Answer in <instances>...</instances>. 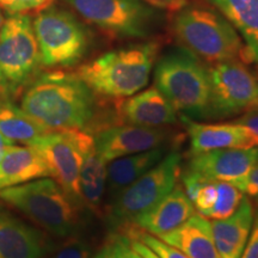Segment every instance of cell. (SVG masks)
I'll use <instances>...</instances> for the list:
<instances>
[{
	"mask_svg": "<svg viewBox=\"0 0 258 258\" xmlns=\"http://www.w3.org/2000/svg\"><path fill=\"white\" fill-rule=\"evenodd\" d=\"M21 109L47 131H86L96 120L97 103L78 74L51 71L32 80Z\"/></svg>",
	"mask_w": 258,
	"mask_h": 258,
	"instance_id": "6da1fadb",
	"label": "cell"
},
{
	"mask_svg": "<svg viewBox=\"0 0 258 258\" xmlns=\"http://www.w3.org/2000/svg\"><path fill=\"white\" fill-rule=\"evenodd\" d=\"M157 53L156 42L111 50L84 63L77 74L97 95L128 98L147 86Z\"/></svg>",
	"mask_w": 258,
	"mask_h": 258,
	"instance_id": "7a4b0ae2",
	"label": "cell"
},
{
	"mask_svg": "<svg viewBox=\"0 0 258 258\" xmlns=\"http://www.w3.org/2000/svg\"><path fill=\"white\" fill-rule=\"evenodd\" d=\"M154 86L177 112L191 118H209L211 80L208 67L186 48H175L158 60Z\"/></svg>",
	"mask_w": 258,
	"mask_h": 258,
	"instance_id": "3957f363",
	"label": "cell"
},
{
	"mask_svg": "<svg viewBox=\"0 0 258 258\" xmlns=\"http://www.w3.org/2000/svg\"><path fill=\"white\" fill-rule=\"evenodd\" d=\"M0 199L24 213L43 230L59 238H71L80 228L79 208L51 178H40L0 190Z\"/></svg>",
	"mask_w": 258,
	"mask_h": 258,
	"instance_id": "277c9868",
	"label": "cell"
},
{
	"mask_svg": "<svg viewBox=\"0 0 258 258\" xmlns=\"http://www.w3.org/2000/svg\"><path fill=\"white\" fill-rule=\"evenodd\" d=\"M173 31L188 50L209 63L244 59L240 35L218 12L200 6H184L173 18Z\"/></svg>",
	"mask_w": 258,
	"mask_h": 258,
	"instance_id": "5b68a950",
	"label": "cell"
},
{
	"mask_svg": "<svg viewBox=\"0 0 258 258\" xmlns=\"http://www.w3.org/2000/svg\"><path fill=\"white\" fill-rule=\"evenodd\" d=\"M180 175L182 157L177 151H171L156 166L122 190L108 205L106 224L112 233L132 227L139 217L175 188Z\"/></svg>",
	"mask_w": 258,
	"mask_h": 258,
	"instance_id": "8992f818",
	"label": "cell"
},
{
	"mask_svg": "<svg viewBox=\"0 0 258 258\" xmlns=\"http://www.w3.org/2000/svg\"><path fill=\"white\" fill-rule=\"evenodd\" d=\"M42 64L31 18L10 16L0 31V97L11 98L29 85Z\"/></svg>",
	"mask_w": 258,
	"mask_h": 258,
	"instance_id": "52a82bcc",
	"label": "cell"
},
{
	"mask_svg": "<svg viewBox=\"0 0 258 258\" xmlns=\"http://www.w3.org/2000/svg\"><path fill=\"white\" fill-rule=\"evenodd\" d=\"M32 28L43 66H74L89 49L86 28L72 12L63 9L49 6L42 10L35 16Z\"/></svg>",
	"mask_w": 258,
	"mask_h": 258,
	"instance_id": "ba28073f",
	"label": "cell"
},
{
	"mask_svg": "<svg viewBox=\"0 0 258 258\" xmlns=\"http://www.w3.org/2000/svg\"><path fill=\"white\" fill-rule=\"evenodd\" d=\"M84 21L116 37H146L157 12L144 0H63Z\"/></svg>",
	"mask_w": 258,
	"mask_h": 258,
	"instance_id": "9c48e42d",
	"label": "cell"
},
{
	"mask_svg": "<svg viewBox=\"0 0 258 258\" xmlns=\"http://www.w3.org/2000/svg\"><path fill=\"white\" fill-rule=\"evenodd\" d=\"M209 118L245 114L258 108V84L253 74L238 59L212 63Z\"/></svg>",
	"mask_w": 258,
	"mask_h": 258,
	"instance_id": "30bf717a",
	"label": "cell"
},
{
	"mask_svg": "<svg viewBox=\"0 0 258 258\" xmlns=\"http://www.w3.org/2000/svg\"><path fill=\"white\" fill-rule=\"evenodd\" d=\"M76 131L77 129L47 132L29 146L36 148L44 158L50 175L57 184H60L74 201L84 206L79 188L83 158L76 138Z\"/></svg>",
	"mask_w": 258,
	"mask_h": 258,
	"instance_id": "8fae6325",
	"label": "cell"
},
{
	"mask_svg": "<svg viewBox=\"0 0 258 258\" xmlns=\"http://www.w3.org/2000/svg\"><path fill=\"white\" fill-rule=\"evenodd\" d=\"M258 164V147L221 148L192 154L185 172L200 179L237 186Z\"/></svg>",
	"mask_w": 258,
	"mask_h": 258,
	"instance_id": "7c38bea8",
	"label": "cell"
},
{
	"mask_svg": "<svg viewBox=\"0 0 258 258\" xmlns=\"http://www.w3.org/2000/svg\"><path fill=\"white\" fill-rule=\"evenodd\" d=\"M165 128H150L134 124L108 125L97 132L95 140L97 152L106 163L117 158L141 153L164 146L171 138Z\"/></svg>",
	"mask_w": 258,
	"mask_h": 258,
	"instance_id": "4fadbf2b",
	"label": "cell"
},
{
	"mask_svg": "<svg viewBox=\"0 0 258 258\" xmlns=\"http://www.w3.org/2000/svg\"><path fill=\"white\" fill-rule=\"evenodd\" d=\"M123 123L150 128H164L178 122V112L156 86L128 97L118 106Z\"/></svg>",
	"mask_w": 258,
	"mask_h": 258,
	"instance_id": "5bb4252c",
	"label": "cell"
},
{
	"mask_svg": "<svg viewBox=\"0 0 258 258\" xmlns=\"http://www.w3.org/2000/svg\"><path fill=\"white\" fill-rule=\"evenodd\" d=\"M76 138L82 151L79 188L83 205L99 214L106 191V165L108 163L97 152L95 140L86 131L77 129Z\"/></svg>",
	"mask_w": 258,
	"mask_h": 258,
	"instance_id": "9a60e30c",
	"label": "cell"
},
{
	"mask_svg": "<svg viewBox=\"0 0 258 258\" xmlns=\"http://www.w3.org/2000/svg\"><path fill=\"white\" fill-rule=\"evenodd\" d=\"M195 214V208L182 185H176L150 211L139 217L132 227L156 237L169 233Z\"/></svg>",
	"mask_w": 258,
	"mask_h": 258,
	"instance_id": "2e32d148",
	"label": "cell"
},
{
	"mask_svg": "<svg viewBox=\"0 0 258 258\" xmlns=\"http://www.w3.org/2000/svg\"><path fill=\"white\" fill-rule=\"evenodd\" d=\"M46 235L8 213H0V258H44Z\"/></svg>",
	"mask_w": 258,
	"mask_h": 258,
	"instance_id": "e0dca14e",
	"label": "cell"
},
{
	"mask_svg": "<svg viewBox=\"0 0 258 258\" xmlns=\"http://www.w3.org/2000/svg\"><path fill=\"white\" fill-rule=\"evenodd\" d=\"M189 137L190 153L198 154L221 148L251 147L245 129L234 121L206 123L182 116Z\"/></svg>",
	"mask_w": 258,
	"mask_h": 258,
	"instance_id": "ac0fdd59",
	"label": "cell"
},
{
	"mask_svg": "<svg viewBox=\"0 0 258 258\" xmlns=\"http://www.w3.org/2000/svg\"><path fill=\"white\" fill-rule=\"evenodd\" d=\"M253 220V206L246 195L230 217L211 220L213 238L220 258H240L252 230Z\"/></svg>",
	"mask_w": 258,
	"mask_h": 258,
	"instance_id": "d6986e66",
	"label": "cell"
},
{
	"mask_svg": "<svg viewBox=\"0 0 258 258\" xmlns=\"http://www.w3.org/2000/svg\"><path fill=\"white\" fill-rule=\"evenodd\" d=\"M46 177H51L50 170L36 148L15 144L6 148L0 160V190Z\"/></svg>",
	"mask_w": 258,
	"mask_h": 258,
	"instance_id": "ffe728a7",
	"label": "cell"
},
{
	"mask_svg": "<svg viewBox=\"0 0 258 258\" xmlns=\"http://www.w3.org/2000/svg\"><path fill=\"white\" fill-rule=\"evenodd\" d=\"M159 239L182 251L188 258H220L213 238L211 220L194 214Z\"/></svg>",
	"mask_w": 258,
	"mask_h": 258,
	"instance_id": "44dd1931",
	"label": "cell"
},
{
	"mask_svg": "<svg viewBox=\"0 0 258 258\" xmlns=\"http://www.w3.org/2000/svg\"><path fill=\"white\" fill-rule=\"evenodd\" d=\"M169 150L166 145L145 151L141 153L124 156L109 161L106 165V195L109 201L124 190L132 183L140 178L148 170L156 166L166 156Z\"/></svg>",
	"mask_w": 258,
	"mask_h": 258,
	"instance_id": "7402d4cb",
	"label": "cell"
},
{
	"mask_svg": "<svg viewBox=\"0 0 258 258\" xmlns=\"http://www.w3.org/2000/svg\"><path fill=\"white\" fill-rule=\"evenodd\" d=\"M225 16L244 42V59L258 62V0H208Z\"/></svg>",
	"mask_w": 258,
	"mask_h": 258,
	"instance_id": "603a6c76",
	"label": "cell"
},
{
	"mask_svg": "<svg viewBox=\"0 0 258 258\" xmlns=\"http://www.w3.org/2000/svg\"><path fill=\"white\" fill-rule=\"evenodd\" d=\"M0 132L14 143L19 141L22 144L31 145L36 139L50 131L35 122L9 99L3 98L0 101Z\"/></svg>",
	"mask_w": 258,
	"mask_h": 258,
	"instance_id": "cb8c5ba5",
	"label": "cell"
},
{
	"mask_svg": "<svg viewBox=\"0 0 258 258\" xmlns=\"http://www.w3.org/2000/svg\"><path fill=\"white\" fill-rule=\"evenodd\" d=\"M218 198L213 207L206 214L208 220H221L228 218L237 211L245 194L228 182H217Z\"/></svg>",
	"mask_w": 258,
	"mask_h": 258,
	"instance_id": "d4e9b609",
	"label": "cell"
},
{
	"mask_svg": "<svg viewBox=\"0 0 258 258\" xmlns=\"http://www.w3.org/2000/svg\"><path fill=\"white\" fill-rule=\"evenodd\" d=\"M125 231H127L125 233L128 235H131V237L135 238V239H139L140 241H143L145 245H147V246L150 247L154 253H157L160 258H188L182 251L176 249L172 245L167 244L165 241L159 239L156 235L137 230L135 227H129Z\"/></svg>",
	"mask_w": 258,
	"mask_h": 258,
	"instance_id": "484cf974",
	"label": "cell"
},
{
	"mask_svg": "<svg viewBox=\"0 0 258 258\" xmlns=\"http://www.w3.org/2000/svg\"><path fill=\"white\" fill-rule=\"evenodd\" d=\"M55 0H0V9L10 16L25 15L27 12L37 11L49 8Z\"/></svg>",
	"mask_w": 258,
	"mask_h": 258,
	"instance_id": "4316f807",
	"label": "cell"
},
{
	"mask_svg": "<svg viewBox=\"0 0 258 258\" xmlns=\"http://www.w3.org/2000/svg\"><path fill=\"white\" fill-rule=\"evenodd\" d=\"M46 258H93L90 245L85 240L71 237L69 241L61 245L54 252Z\"/></svg>",
	"mask_w": 258,
	"mask_h": 258,
	"instance_id": "83f0119b",
	"label": "cell"
},
{
	"mask_svg": "<svg viewBox=\"0 0 258 258\" xmlns=\"http://www.w3.org/2000/svg\"><path fill=\"white\" fill-rule=\"evenodd\" d=\"M106 244L114 258H144L133 247L131 237L122 231L114 232Z\"/></svg>",
	"mask_w": 258,
	"mask_h": 258,
	"instance_id": "f1b7e54d",
	"label": "cell"
},
{
	"mask_svg": "<svg viewBox=\"0 0 258 258\" xmlns=\"http://www.w3.org/2000/svg\"><path fill=\"white\" fill-rule=\"evenodd\" d=\"M234 122L245 129L249 137L250 146L258 147V108L245 112L240 117L235 118Z\"/></svg>",
	"mask_w": 258,
	"mask_h": 258,
	"instance_id": "f546056e",
	"label": "cell"
},
{
	"mask_svg": "<svg viewBox=\"0 0 258 258\" xmlns=\"http://www.w3.org/2000/svg\"><path fill=\"white\" fill-rule=\"evenodd\" d=\"M237 188L258 205V164L250 171L246 178L237 185Z\"/></svg>",
	"mask_w": 258,
	"mask_h": 258,
	"instance_id": "4dcf8cb0",
	"label": "cell"
},
{
	"mask_svg": "<svg viewBox=\"0 0 258 258\" xmlns=\"http://www.w3.org/2000/svg\"><path fill=\"white\" fill-rule=\"evenodd\" d=\"M240 258H258V213L254 215L252 230Z\"/></svg>",
	"mask_w": 258,
	"mask_h": 258,
	"instance_id": "1f68e13d",
	"label": "cell"
},
{
	"mask_svg": "<svg viewBox=\"0 0 258 258\" xmlns=\"http://www.w3.org/2000/svg\"><path fill=\"white\" fill-rule=\"evenodd\" d=\"M144 2L152 5L153 8L167 9L172 11H178L188 5V0H144Z\"/></svg>",
	"mask_w": 258,
	"mask_h": 258,
	"instance_id": "d6a6232c",
	"label": "cell"
},
{
	"mask_svg": "<svg viewBox=\"0 0 258 258\" xmlns=\"http://www.w3.org/2000/svg\"><path fill=\"white\" fill-rule=\"evenodd\" d=\"M129 237H131V235H129ZM131 240H132V245H133L134 249L137 250L138 252L140 253L144 258H160L157 253H154L153 251L147 246V245H145L143 241H140L139 239H135V238H133V237H131Z\"/></svg>",
	"mask_w": 258,
	"mask_h": 258,
	"instance_id": "836d02e7",
	"label": "cell"
},
{
	"mask_svg": "<svg viewBox=\"0 0 258 258\" xmlns=\"http://www.w3.org/2000/svg\"><path fill=\"white\" fill-rule=\"evenodd\" d=\"M15 143L14 141L9 140L8 138H5L4 135L2 134V132H0V160H2L3 156H4L6 148H8L9 146H11V145H14Z\"/></svg>",
	"mask_w": 258,
	"mask_h": 258,
	"instance_id": "e575fe53",
	"label": "cell"
},
{
	"mask_svg": "<svg viewBox=\"0 0 258 258\" xmlns=\"http://www.w3.org/2000/svg\"><path fill=\"white\" fill-rule=\"evenodd\" d=\"M93 258H114L111 254V251L109 249L108 244H105L104 246H103V249L99 250V252H97Z\"/></svg>",
	"mask_w": 258,
	"mask_h": 258,
	"instance_id": "d590c367",
	"label": "cell"
},
{
	"mask_svg": "<svg viewBox=\"0 0 258 258\" xmlns=\"http://www.w3.org/2000/svg\"><path fill=\"white\" fill-rule=\"evenodd\" d=\"M4 16H3V11L2 9H0V31H2V28H3V24H4Z\"/></svg>",
	"mask_w": 258,
	"mask_h": 258,
	"instance_id": "8d00e7d4",
	"label": "cell"
},
{
	"mask_svg": "<svg viewBox=\"0 0 258 258\" xmlns=\"http://www.w3.org/2000/svg\"><path fill=\"white\" fill-rule=\"evenodd\" d=\"M257 84H258V78H257Z\"/></svg>",
	"mask_w": 258,
	"mask_h": 258,
	"instance_id": "74e56055",
	"label": "cell"
}]
</instances>
